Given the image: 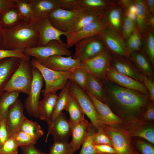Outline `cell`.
<instances>
[{
  "mask_svg": "<svg viewBox=\"0 0 154 154\" xmlns=\"http://www.w3.org/2000/svg\"><path fill=\"white\" fill-rule=\"evenodd\" d=\"M34 23L39 34L38 46H44L53 40L61 41L60 37L62 35L66 36L67 34L55 28L51 23L48 17L38 19Z\"/></svg>",
  "mask_w": 154,
  "mask_h": 154,
  "instance_id": "5bb4252c",
  "label": "cell"
},
{
  "mask_svg": "<svg viewBox=\"0 0 154 154\" xmlns=\"http://www.w3.org/2000/svg\"><path fill=\"white\" fill-rule=\"evenodd\" d=\"M95 147L100 154H118L113 147L108 145H95Z\"/></svg>",
  "mask_w": 154,
  "mask_h": 154,
  "instance_id": "f5cc1de1",
  "label": "cell"
},
{
  "mask_svg": "<svg viewBox=\"0 0 154 154\" xmlns=\"http://www.w3.org/2000/svg\"><path fill=\"white\" fill-rule=\"evenodd\" d=\"M32 67L30 60L21 59L17 68L6 84L5 91H16L29 95L33 80Z\"/></svg>",
  "mask_w": 154,
  "mask_h": 154,
  "instance_id": "3957f363",
  "label": "cell"
},
{
  "mask_svg": "<svg viewBox=\"0 0 154 154\" xmlns=\"http://www.w3.org/2000/svg\"><path fill=\"white\" fill-rule=\"evenodd\" d=\"M143 83L148 90L150 100L153 102L154 101V81L142 74Z\"/></svg>",
  "mask_w": 154,
  "mask_h": 154,
  "instance_id": "816d5d0a",
  "label": "cell"
},
{
  "mask_svg": "<svg viewBox=\"0 0 154 154\" xmlns=\"http://www.w3.org/2000/svg\"><path fill=\"white\" fill-rule=\"evenodd\" d=\"M17 6L16 0H0V15L10 8Z\"/></svg>",
  "mask_w": 154,
  "mask_h": 154,
  "instance_id": "11a10c76",
  "label": "cell"
},
{
  "mask_svg": "<svg viewBox=\"0 0 154 154\" xmlns=\"http://www.w3.org/2000/svg\"><path fill=\"white\" fill-rule=\"evenodd\" d=\"M33 80L28 96L25 101V107L28 114L38 118L37 112L40 94L44 79L39 71L33 66Z\"/></svg>",
  "mask_w": 154,
  "mask_h": 154,
  "instance_id": "9c48e42d",
  "label": "cell"
},
{
  "mask_svg": "<svg viewBox=\"0 0 154 154\" xmlns=\"http://www.w3.org/2000/svg\"><path fill=\"white\" fill-rule=\"evenodd\" d=\"M88 73L80 67L75 69L72 71L69 78V80L78 85L85 91L86 90Z\"/></svg>",
  "mask_w": 154,
  "mask_h": 154,
  "instance_id": "f35d334b",
  "label": "cell"
},
{
  "mask_svg": "<svg viewBox=\"0 0 154 154\" xmlns=\"http://www.w3.org/2000/svg\"><path fill=\"white\" fill-rule=\"evenodd\" d=\"M142 46L152 66L154 67V30L148 26V29L143 35Z\"/></svg>",
  "mask_w": 154,
  "mask_h": 154,
  "instance_id": "836d02e7",
  "label": "cell"
},
{
  "mask_svg": "<svg viewBox=\"0 0 154 154\" xmlns=\"http://www.w3.org/2000/svg\"><path fill=\"white\" fill-rule=\"evenodd\" d=\"M79 0H59L60 8L68 10L79 9Z\"/></svg>",
  "mask_w": 154,
  "mask_h": 154,
  "instance_id": "c3c4849f",
  "label": "cell"
},
{
  "mask_svg": "<svg viewBox=\"0 0 154 154\" xmlns=\"http://www.w3.org/2000/svg\"><path fill=\"white\" fill-rule=\"evenodd\" d=\"M105 79L120 86L149 95L143 83L119 73L111 64L106 73Z\"/></svg>",
  "mask_w": 154,
  "mask_h": 154,
  "instance_id": "9a60e30c",
  "label": "cell"
},
{
  "mask_svg": "<svg viewBox=\"0 0 154 154\" xmlns=\"http://www.w3.org/2000/svg\"><path fill=\"white\" fill-rule=\"evenodd\" d=\"M124 14L123 9L117 2L103 13L107 26L121 36Z\"/></svg>",
  "mask_w": 154,
  "mask_h": 154,
  "instance_id": "44dd1931",
  "label": "cell"
},
{
  "mask_svg": "<svg viewBox=\"0 0 154 154\" xmlns=\"http://www.w3.org/2000/svg\"><path fill=\"white\" fill-rule=\"evenodd\" d=\"M18 10L25 22L34 23L36 18L31 4L26 0H16Z\"/></svg>",
  "mask_w": 154,
  "mask_h": 154,
  "instance_id": "8d00e7d4",
  "label": "cell"
},
{
  "mask_svg": "<svg viewBox=\"0 0 154 154\" xmlns=\"http://www.w3.org/2000/svg\"><path fill=\"white\" fill-rule=\"evenodd\" d=\"M129 54L140 50L142 47V37L136 27L131 35L125 41Z\"/></svg>",
  "mask_w": 154,
  "mask_h": 154,
  "instance_id": "74e56055",
  "label": "cell"
},
{
  "mask_svg": "<svg viewBox=\"0 0 154 154\" xmlns=\"http://www.w3.org/2000/svg\"><path fill=\"white\" fill-rule=\"evenodd\" d=\"M131 135L144 138L153 144L154 143V130L153 128L142 129L134 132Z\"/></svg>",
  "mask_w": 154,
  "mask_h": 154,
  "instance_id": "7dc6e473",
  "label": "cell"
},
{
  "mask_svg": "<svg viewBox=\"0 0 154 154\" xmlns=\"http://www.w3.org/2000/svg\"><path fill=\"white\" fill-rule=\"evenodd\" d=\"M22 154H48L38 149L34 145H29L20 147Z\"/></svg>",
  "mask_w": 154,
  "mask_h": 154,
  "instance_id": "db71d44e",
  "label": "cell"
},
{
  "mask_svg": "<svg viewBox=\"0 0 154 154\" xmlns=\"http://www.w3.org/2000/svg\"><path fill=\"white\" fill-rule=\"evenodd\" d=\"M107 27L103 15L85 25L77 31L67 34L66 44L68 48L78 41L88 38L99 35Z\"/></svg>",
  "mask_w": 154,
  "mask_h": 154,
  "instance_id": "8fae6325",
  "label": "cell"
},
{
  "mask_svg": "<svg viewBox=\"0 0 154 154\" xmlns=\"http://www.w3.org/2000/svg\"><path fill=\"white\" fill-rule=\"evenodd\" d=\"M99 35L110 52L128 58L129 54L125 41L120 35L107 26Z\"/></svg>",
  "mask_w": 154,
  "mask_h": 154,
  "instance_id": "7c38bea8",
  "label": "cell"
},
{
  "mask_svg": "<svg viewBox=\"0 0 154 154\" xmlns=\"http://www.w3.org/2000/svg\"><path fill=\"white\" fill-rule=\"evenodd\" d=\"M69 115V122L75 123L85 119V114L75 98L70 93L65 110Z\"/></svg>",
  "mask_w": 154,
  "mask_h": 154,
  "instance_id": "1f68e13d",
  "label": "cell"
},
{
  "mask_svg": "<svg viewBox=\"0 0 154 154\" xmlns=\"http://www.w3.org/2000/svg\"><path fill=\"white\" fill-rule=\"evenodd\" d=\"M70 95L69 86L68 80L65 86L59 93L53 112L51 116L50 127L55 120L65 110Z\"/></svg>",
  "mask_w": 154,
  "mask_h": 154,
  "instance_id": "f546056e",
  "label": "cell"
},
{
  "mask_svg": "<svg viewBox=\"0 0 154 154\" xmlns=\"http://www.w3.org/2000/svg\"><path fill=\"white\" fill-rule=\"evenodd\" d=\"M76 151L68 142L54 141L48 154H74Z\"/></svg>",
  "mask_w": 154,
  "mask_h": 154,
  "instance_id": "ab89813d",
  "label": "cell"
},
{
  "mask_svg": "<svg viewBox=\"0 0 154 154\" xmlns=\"http://www.w3.org/2000/svg\"><path fill=\"white\" fill-rule=\"evenodd\" d=\"M81 9L77 15L74 27L71 32L77 31L85 25L99 19L103 15V14Z\"/></svg>",
  "mask_w": 154,
  "mask_h": 154,
  "instance_id": "d6a6232c",
  "label": "cell"
},
{
  "mask_svg": "<svg viewBox=\"0 0 154 154\" xmlns=\"http://www.w3.org/2000/svg\"><path fill=\"white\" fill-rule=\"evenodd\" d=\"M4 29V49L23 52L25 49L38 46L39 34L34 23L24 21L13 28Z\"/></svg>",
  "mask_w": 154,
  "mask_h": 154,
  "instance_id": "7a4b0ae2",
  "label": "cell"
},
{
  "mask_svg": "<svg viewBox=\"0 0 154 154\" xmlns=\"http://www.w3.org/2000/svg\"><path fill=\"white\" fill-rule=\"evenodd\" d=\"M81 8L68 10L56 8L48 15L52 25L58 30L69 33L73 30L77 15Z\"/></svg>",
  "mask_w": 154,
  "mask_h": 154,
  "instance_id": "30bf717a",
  "label": "cell"
},
{
  "mask_svg": "<svg viewBox=\"0 0 154 154\" xmlns=\"http://www.w3.org/2000/svg\"><path fill=\"white\" fill-rule=\"evenodd\" d=\"M73 58L80 62L90 59L107 48L100 36L82 39L76 43Z\"/></svg>",
  "mask_w": 154,
  "mask_h": 154,
  "instance_id": "52a82bcc",
  "label": "cell"
},
{
  "mask_svg": "<svg viewBox=\"0 0 154 154\" xmlns=\"http://www.w3.org/2000/svg\"><path fill=\"white\" fill-rule=\"evenodd\" d=\"M154 15L149 13L147 24L148 26L151 27L153 30L154 29Z\"/></svg>",
  "mask_w": 154,
  "mask_h": 154,
  "instance_id": "94428289",
  "label": "cell"
},
{
  "mask_svg": "<svg viewBox=\"0 0 154 154\" xmlns=\"http://www.w3.org/2000/svg\"><path fill=\"white\" fill-rule=\"evenodd\" d=\"M104 127L98 129L96 132L92 135L93 141L95 145L107 144L112 146V141L105 132Z\"/></svg>",
  "mask_w": 154,
  "mask_h": 154,
  "instance_id": "7bdbcfd3",
  "label": "cell"
},
{
  "mask_svg": "<svg viewBox=\"0 0 154 154\" xmlns=\"http://www.w3.org/2000/svg\"><path fill=\"white\" fill-rule=\"evenodd\" d=\"M30 62L32 65L39 71L44 80L45 88L42 91L44 96L49 94L56 93L58 90L62 89L72 72H59L51 70L41 64L34 57Z\"/></svg>",
  "mask_w": 154,
  "mask_h": 154,
  "instance_id": "277c9868",
  "label": "cell"
},
{
  "mask_svg": "<svg viewBox=\"0 0 154 154\" xmlns=\"http://www.w3.org/2000/svg\"><path fill=\"white\" fill-rule=\"evenodd\" d=\"M50 135L53 137L54 141L68 142L71 135V127L69 120L63 112L48 127L46 142Z\"/></svg>",
  "mask_w": 154,
  "mask_h": 154,
  "instance_id": "ac0fdd59",
  "label": "cell"
},
{
  "mask_svg": "<svg viewBox=\"0 0 154 154\" xmlns=\"http://www.w3.org/2000/svg\"><path fill=\"white\" fill-rule=\"evenodd\" d=\"M117 3V1L79 0L78 8L103 14Z\"/></svg>",
  "mask_w": 154,
  "mask_h": 154,
  "instance_id": "4316f807",
  "label": "cell"
},
{
  "mask_svg": "<svg viewBox=\"0 0 154 154\" xmlns=\"http://www.w3.org/2000/svg\"><path fill=\"white\" fill-rule=\"evenodd\" d=\"M17 57L24 60H30L31 57L24 54L21 50L0 49V61L4 59Z\"/></svg>",
  "mask_w": 154,
  "mask_h": 154,
  "instance_id": "bcb514c9",
  "label": "cell"
},
{
  "mask_svg": "<svg viewBox=\"0 0 154 154\" xmlns=\"http://www.w3.org/2000/svg\"><path fill=\"white\" fill-rule=\"evenodd\" d=\"M58 97L56 93H50L44 96L43 98L39 101L38 108V118L44 120L48 126L50 119Z\"/></svg>",
  "mask_w": 154,
  "mask_h": 154,
  "instance_id": "cb8c5ba5",
  "label": "cell"
},
{
  "mask_svg": "<svg viewBox=\"0 0 154 154\" xmlns=\"http://www.w3.org/2000/svg\"><path fill=\"white\" fill-rule=\"evenodd\" d=\"M5 41L4 30L0 24V49H4Z\"/></svg>",
  "mask_w": 154,
  "mask_h": 154,
  "instance_id": "680465c9",
  "label": "cell"
},
{
  "mask_svg": "<svg viewBox=\"0 0 154 154\" xmlns=\"http://www.w3.org/2000/svg\"><path fill=\"white\" fill-rule=\"evenodd\" d=\"M13 136L19 147L29 145H35L37 140L25 132L20 130Z\"/></svg>",
  "mask_w": 154,
  "mask_h": 154,
  "instance_id": "b9f144b4",
  "label": "cell"
},
{
  "mask_svg": "<svg viewBox=\"0 0 154 154\" xmlns=\"http://www.w3.org/2000/svg\"><path fill=\"white\" fill-rule=\"evenodd\" d=\"M104 131L118 154H139L132 146L127 135L120 130L106 127Z\"/></svg>",
  "mask_w": 154,
  "mask_h": 154,
  "instance_id": "2e32d148",
  "label": "cell"
},
{
  "mask_svg": "<svg viewBox=\"0 0 154 154\" xmlns=\"http://www.w3.org/2000/svg\"><path fill=\"white\" fill-rule=\"evenodd\" d=\"M135 28V22L130 18L124 11L121 36L125 41Z\"/></svg>",
  "mask_w": 154,
  "mask_h": 154,
  "instance_id": "60d3db41",
  "label": "cell"
},
{
  "mask_svg": "<svg viewBox=\"0 0 154 154\" xmlns=\"http://www.w3.org/2000/svg\"><path fill=\"white\" fill-rule=\"evenodd\" d=\"M149 13L154 15V0H143Z\"/></svg>",
  "mask_w": 154,
  "mask_h": 154,
  "instance_id": "6f0895ef",
  "label": "cell"
},
{
  "mask_svg": "<svg viewBox=\"0 0 154 154\" xmlns=\"http://www.w3.org/2000/svg\"><path fill=\"white\" fill-rule=\"evenodd\" d=\"M21 130L38 140L44 135V132L38 123L24 118L19 128Z\"/></svg>",
  "mask_w": 154,
  "mask_h": 154,
  "instance_id": "e575fe53",
  "label": "cell"
},
{
  "mask_svg": "<svg viewBox=\"0 0 154 154\" xmlns=\"http://www.w3.org/2000/svg\"><path fill=\"white\" fill-rule=\"evenodd\" d=\"M8 138L5 118L0 120V147L2 146Z\"/></svg>",
  "mask_w": 154,
  "mask_h": 154,
  "instance_id": "681fc988",
  "label": "cell"
},
{
  "mask_svg": "<svg viewBox=\"0 0 154 154\" xmlns=\"http://www.w3.org/2000/svg\"><path fill=\"white\" fill-rule=\"evenodd\" d=\"M86 90L89 92L102 102L104 103L106 101V94L103 83L99 79L90 74H88Z\"/></svg>",
  "mask_w": 154,
  "mask_h": 154,
  "instance_id": "4dcf8cb0",
  "label": "cell"
},
{
  "mask_svg": "<svg viewBox=\"0 0 154 154\" xmlns=\"http://www.w3.org/2000/svg\"><path fill=\"white\" fill-rule=\"evenodd\" d=\"M31 5L37 19L48 17L54 9L60 8L59 0H26Z\"/></svg>",
  "mask_w": 154,
  "mask_h": 154,
  "instance_id": "d4e9b609",
  "label": "cell"
},
{
  "mask_svg": "<svg viewBox=\"0 0 154 154\" xmlns=\"http://www.w3.org/2000/svg\"><path fill=\"white\" fill-rule=\"evenodd\" d=\"M70 93L75 98L85 115L97 130L105 124L97 113L92 100L85 91L72 81L68 80Z\"/></svg>",
  "mask_w": 154,
  "mask_h": 154,
  "instance_id": "5b68a950",
  "label": "cell"
},
{
  "mask_svg": "<svg viewBox=\"0 0 154 154\" xmlns=\"http://www.w3.org/2000/svg\"><path fill=\"white\" fill-rule=\"evenodd\" d=\"M70 123L72 136V140L70 143L76 151L84 140L95 132L92 128V124L85 119L76 123Z\"/></svg>",
  "mask_w": 154,
  "mask_h": 154,
  "instance_id": "d6986e66",
  "label": "cell"
},
{
  "mask_svg": "<svg viewBox=\"0 0 154 154\" xmlns=\"http://www.w3.org/2000/svg\"><path fill=\"white\" fill-rule=\"evenodd\" d=\"M117 4L123 9L127 8L129 6L133 3L134 0H121L117 1Z\"/></svg>",
  "mask_w": 154,
  "mask_h": 154,
  "instance_id": "91938a15",
  "label": "cell"
},
{
  "mask_svg": "<svg viewBox=\"0 0 154 154\" xmlns=\"http://www.w3.org/2000/svg\"><path fill=\"white\" fill-rule=\"evenodd\" d=\"M127 59L116 54L112 56L111 64L119 73L143 83L142 74Z\"/></svg>",
  "mask_w": 154,
  "mask_h": 154,
  "instance_id": "ffe728a7",
  "label": "cell"
},
{
  "mask_svg": "<svg viewBox=\"0 0 154 154\" xmlns=\"http://www.w3.org/2000/svg\"><path fill=\"white\" fill-rule=\"evenodd\" d=\"M112 55L107 48L96 56L80 62V67L99 79L102 83L111 65Z\"/></svg>",
  "mask_w": 154,
  "mask_h": 154,
  "instance_id": "8992f818",
  "label": "cell"
},
{
  "mask_svg": "<svg viewBox=\"0 0 154 154\" xmlns=\"http://www.w3.org/2000/svg\"><path fill=\"white\" fill-rule=\"evenodd\" d=\"M36 59L44 66L57 71L72 72L80 67V62L72 58V56L65 57L54 55L45 58Z\"/></svg>",
  "mask_w": 154,
  "mask_h": 154,
  "instance_id": "4fadbf2b",
  "label": "cell"
},
{
  "mask_svg": "<svg viewBox=\"0 0 154 154\" xmlns=\"http://www.w3.org/2000/svg\"><path fill=\"white\" fill-rule=\"evenodd\" d=\"M136 7L135 25L142 36L148 29L147 20L149 13L143 0H134Z\"/></svg>",
  "mask_w": 154,
  "mask_h": 154,
  "instance_id": "f1b7e54d",
  "label": "cell"
},
{
  "mask_svg": "<svg viewBox=\"0 0 154 154\" xmlns=\"http://www.w3.org/2000/svg\"><path fill=\"white\" fill-rule=\"evenodd\" d=\"M0 154H2V153H1V148L0 147Z\"/></svg>",
  "mask_w": 154,
  "mask_h": 154,
  "instance_id": "6125c7cd",
  "label": "cell"
},
{
  "mask_svg": "<svg viewBox=\"0 0 154 154\" xmlns=\"http://www.w3.org/2000/svg\"><path fill=\"white\" fill-rule=\"evenodd\" d=\"M92 135L88 137L83 142L81 149L78 154H100L93 141Z\"/></svg>",
  "mask_w": 154,
  "mask_h": 154,
  "instance_id": "ee69618b",
  "label": "cell"
},
{
  "mask_svg": "<svg viewBox=\"0 0 154 154\" xmlns=\"http://www.w3.org/2000/svg\"><path fill=\"white\" fill-rule=\"evenodd\" d=\"M23 111V104L18 99L9 108L5 118L8 137L13 136L19 130L26 117Z\"/></svg>",
  "mask_w": 154,
  "mask_h": 154,
  "instance_id": "e0dca14e",
  "label": "cell"
},
{
  "mask_svg": "<svg viewBox=\"0 0 154 154\" xmlns=\"http://www.w3.org/2000/svg\"><path fill=\"white\" fill-rule=\"evenodd\" d=\"M102 83L104 85L106 101H110L120 110L125 113L139 112L147 105L150 99L149 95L120 86L107 80Z\"/></svg>",
  "mask_w": 154,
  "mask_h": 154,
  "instance_id": "6da1fadb",
  "label": "cell"
},
{
  "mask_svg": "<svg viewBox=\"0 0 154 154\" xmlns=\"http://www.w3.org/2000/svg\"><path fill=\"white\" fill-rule=\"evenodd\" d=\"M68 49L66 43L62 40H53L43 46H38L25 49L23 52L30 57L40 59L54 55L70 56L72 52Z\"/></svg>",
  "mask_w": 154,
  "mask_h": 154,
  "instance_id": "ba28073f",
  "label": "cell"
},
{
  "mask_svg": "<svg viewBox=\"0 0 154 154\" xmlns=\"http://www.w3.org/2000/svg\"><path fill=\"white\" fill-rule=\"evenodd\" d=\"M21 59L11 57L0 61V98L5 92L6 84L17 68Z\"/></svg>",
  "mask_w": 154,
  "mask_h": 154,
  "instance_id": "7402d4cb",
  "label": "cell"
},
{
  "mask_svg": "<svg viewBox=\"0 0 154 154\" xmlns=\"http://www.w3.org/2000/svg\"><path fill=\"white\" fill-rule=\"evenodd\" d=\"M24 21L17 6L10 8L0 15V24L4 29L13 28Z\"/></svg>",
  "mask_w": 154,
  "mask_h": 154,
  "instance_id": "83f0119b",
  "label": "cell"
},
{
  "mask_svg": "<svg viewBox=\"0 0 154 154\" xmlns=\"http://www.w3.org/2000/svg\"><path fill=\"white\" fill-rule=\"evenodd\" d=\"M19 146L17 144L13 136L8 137L1 148L2 154H17Z\"/></svg>",
  "mask_w": 154,
  "mask_h": 154,
  "instance_id": "f6af8a7d",
  "label": "cell"
},
{
  "mask_svg": "<svg viewBox=\"0 0 154 154\" xmlns=\"http://www.w3.org/2000/svg\"><path fill=\"white\" fill-rule=\"evenodd\" d=\"M144 117L149 120H153L154 119V106L153 103L150 104L148 106L144 113Z\"/></svg>",
  "mask_w": 154,
  "mask_h": 154,
  "instance_id": "9f6ffc18",
  "label": "cell"
},
{
  "mask_svg": "<svg viewBox=\"0 0 154 154\" xmlns=\"http://www.w3.org/2000/svg\"><path fill=\"white\" fill-rule=\"evenodd\" d=\"M20 92L5 91L0 98V120L5 118L10 106L17 100Z\"/></svg>",
  "mask_w": 154,
  "mask_h": 154,
  "instance_id": "d590c367",
  "label": "cell"
},
{
  "mask_svg": "<svg viewBox=\"0 0 154 154\" xmlns=\"http://www.w3.org/2000/svg\"><path fill=\"white\" fill-rule=\"evenodd\" d=\"M136 145L141 154H154V148L150 144L139 141L137 142Z\"/></svg>",
  "mask_w": 154,
  "mask_h": 154,
  "instance_id": "f907efd6",
  "label": "cell"
},
{
  "mask_svg": "<svg viewBox=\"0 0 154 154\" xmlns=\"http://www.w3.org/2000/svg\"><path fill=\"white\" fill-rule=\"evenodd\" d=\"M85 91L92 100L97 113L105 125H115L121 122L120 119L108 106L98 100L88 91Z\"/></svg>",
  "mask_w": 154,
  "mask_h": 154,
  "instance_id": "603a6c76",
  "label": "cell"
},
{
  "mask_svg": "<svg viewBox=\"0 0 154 154\" xmlns=\"http://www.w3.org/2000/svg\"><path fill=\"white\" fill-rule=\"evenodd\" d=\"M128 58L134 63L143 74L153 81L154 74L152 66L141 49L129 54Z\"/></svg>",
  "mask_w": 154,
  "mask_h": 154,
  "instance_id": "484cf974",
  "label": "cell"
}]
</instances>
